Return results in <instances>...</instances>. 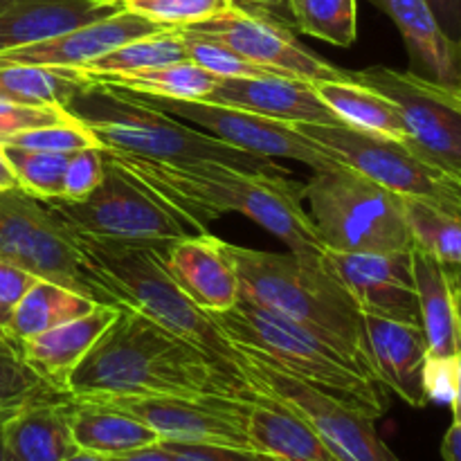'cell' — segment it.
<instances>
[{
  "label": "cell",
  "instance_id": "obj_1",
  "mask_svg": "<svg viewBox=\"0 0 461 461\" xmlns=\"http://www.w3.org/2000/svg\"><path fill=\"white\" fill-rule=\"evenodd\" d=\"M70 399L126 396H225L257 399L241 374L138 313L120 306L115 320L84 356L66 385Z\"/></svg>",
  "mask_w": 461,
  "mask_h": 461
},
{
  "label": "cell",
  "instance_id": "obj_2",
  "mask_svg": "<svg viewBox=\"0 0 461 461\" xmlns=\"http://www.w3.org/2000/svg\"><path fill=\"white\" fill-rule=\"evenodd\" d=\"M131 178L174 207L198 234L228 212L248 216L304 259H322V241L286 176H261L216 162H160L104 149Z\"/></svg>",
  "mask_w": 461,
  "mask_h": 461
},
{
  "label": "cell",
  "instance_id": "obj_3",
  "mask_svg": "<svg viewBox=\"0 0 461 461\" xmlns=\"http://www.w3.org/2000/svg\"><path fill=\"white\" fill-rule=\"evenodd\" d=\"M70 234L86 268L117 306H131L239 372V354L232 342L221 333L207 311L189 300L167 268L165 252L169 246L115 241L75 230Z\"/></svg>",
  "mask_w": 461,
  "mask_h": 461
},
{
  "label": "cell",
  "instance_id": "obj_4",
  "mask_svg": "<svg viewBox=\"0 0 461 461\" xmlns=\"http://www.w3.org/2000/svg\"><path fill=\"white\" fill-rule=\"evenodd\" d=\"M210 318L234 347L261 356L374 421L387 412V392L381 381L311 329L255 304L246 295H239L237 304L210 313Z\"/></svg>",
  "mask_w": 461,
  "mask_h": 461
},
{
  "label": "cell",
  "instance_id": "obj_5",
  "mask_svg": "<svg viewBox=\"0 0 461 461\" xmlns=\"http://www.w3.org/2000/svg\"><path fill=\"white\" fill-rule=\"evenodd\" d=\"M225 250L237 270L241 295L311 329L374 374L365 349L363 313L322 259L252 250L228 241Z\"/></svg>",
  "mask_w": 461,
  "mask_h": 461
},
{
  "label": "cell",
  "instance_id": "obj_6",
  "mask_svg": "<svg viewBox=\"0 0 461 461\" xmlns=\"http://www.w3.org/2000/svg\"><path fill=\"white\" fill-rule=\"evenodd\" d=\"M68 113L95 135L104 149L160 162H216L248 174L288 176L273 160L234 149L205 131L126 97L111 86L86 81L66 102Z\"/></svg>",
  "mask_w": 461,
  "mask_h": 461
},
{
  "label": "cell",
  "instance_id": "obj_7",
  "mask_svg": "<svg viewBox=\"0 0 461 461\" xmlns=\"http://www.w3.org/2000/svg\"><path fill=\"white\" fill-rule=\"evenodd\" d=\"M309 219L327 250L410 252L412 230L403 196L347 165L313 171L300 187Z\"/></svg>",
  "mask_w": 461,
  "mask_h": 461
},
{
  "label": "cell",
  "instance_id": "obj_8",
  "mask_svg": "<svg viewBox=\"0 0 461 461\" xmlns=\"http://www.w3.org/2000/svg\"><path fill=\"white\" fill-rule=\"evenodd\" d=\"M342 165L369 176L403 198H414L461 219V178L410 144L345 124H291Z\"/></svg>",
  "mask_w": 461,
  "mask_h": 461
},
{
  "label": "cell",
  "instance_id": "obj_9",
  "mask_svg": "<svg viewBox=\"0 0 461 461\" xmlns=\"http://www.w3.org/2000/svg\"><path fill=\"white\" fill-rule=\"evenodd\" d=\"M45 203L68 230L93 237L171 246L196 234L174 207L131 178L108 156L102 180L88 196L81 201L52 198Z\"/></svg>",
  "mask_w": 461,
  "mask_h": 461
},
{
  "label": "cell",
  "instance_id": "obj_10",
  "mask_svg": "<svg viewBox=\"0 0 461 461\" xmlns=\"http://www.w3.org/2000/svg\"><path fill=\"white\" fill-rule=\"evenodd\" d=\"M0 259L21 266L34 277L81 293L97 304L117 306L86 268L70 230L48 203L23 189L0 192Z\"/></svg>",
  "mask_w": 461,
  "mask_h": 461
},
{
  "label": "cell",
  "instance_id": "obj_11",
  "mask_svg": "<svg viewBox=\"0 0 461 461\" xmlns=\"http://www.w3.org/2000/svg\"><path fill=\"white\" fill-rule=\"evenodd\" d=\"M239 372L243 381L261 396L286 405L304 419L315 435L340 461H401L381 439L374 419L360 410L306 385L300 378L282 372L261 356L239 349Z\"/></svg>",
  "mask_w": 461,
  "mask_h": 461
},
{
  "label": "cell",
  "instance_id": "obj_12",
  "mask_svg": "<svg viewBox=\"0 0 461 461\" xmlns=\"http://www.w3.org/2000/svg\"><path fill=\"white\" fill-rule=\"evenodd\" d=\"M349 79L385 95L403 117L405 144L461 178V90L385 66L349 72Z\"/></svg>",
  "mask_w": 461,
  "mask_h": 461
},
{
  "label": "cell",
  "instance_id": "obj_13",
  "mask_svg": "<svg viewBox=\"0 0 461 461\" xmlns=\"http://www.w3.org/2000/svg\"><path fill=\"white\" fill-rule=\"evenodd\" d=\"M115 90L135 99V102L144 104V106L176 117V120L192 122V124L201 126L205 133L214 135L221 142L252 153V156L273 158V160L288 158V160H297L302 165L311 167L313 171L340 165L336 158H331L324 149L309 142L304 135L297 133L286 122L270 120V117L255 115V113L239 111V108L221 106V104L203 102V99L160 97V95L135 93V90L124 88Z\"/></svg>",
  "mask_w": 461,
  "mask_h": 461
},
{
  "label": "cell",
  "instance_id": "obj_14",
  "mask_svg": "<svg viewBox=\"0 0 461 461\" xmlns=\"http://www.w3.org/2000/svg\"><path fill=\"white\" fill-rule=\"evenodd\" d=\"M102 403L133 414L147 423L160 441L255 450L246 435V412L250 401L225 396H126Z\"/></svg>",
  "mask_w": 461,
  "mask_h": 461
},
{
  "label": "cell",
  "instance_id": "obj_15",
  "mask_svg": "<svg viewBox=\"0 0 461 461\" xmlns=\"http://www.w3.org/2000/svg\"><path fill=\"white\" fill-rule=\"evenodd\" d=\"M183 30L221 41L230 50L241 54L246 61L255 63L273 75L295 77V79L304 81L349 79V70H340L320 54L311 52L306 45L295 39L293 30L246 16L234 9L196 23V25L183 27Z\"/></svg>",
  "mask_w": 461,
  "mask_h": 461
},
{
  "label": "cell",
  "instance_id": "obj_16",
  "mask_svg": "<svg viewBox=\"0 0 461 461\" xmlns=\"http://www.w3.org/2000/svg\"><path fill=\"white\" fill-rule=\"evenodd\" d=\"M322 266L342 284L360 313L421 324L410 252L322 250Z\"/></svg>",
  "mask_w": 461,
  "mask_h": 461
},
{
  "label": "cell",
  "instance_id": "obj_17",
  "mask_svg": "<svg viewBox=\"0 0 461 461\" xmlns=\"http://www.w3.org/2000/svg\"><path fill=\"white\" fill-rule=\"evenodd\" d=\"M162 30H169V27L124 9L115 16L77 27L54 39L25 45V48L5 50L0 52V66H48L79 70L129 41L158 34Z\"/></svg>",
  "mask_w": 461,
  "mask_h": 461
},
{
  "label": "cell",
  "instance_id": "obj_18",
  "mask_svg": "<svg viewBox=\"0 0 461 461\" xmlns=\"http://www.w3.org/2000/svg\"><path fill=\"white\" fill-rule=\"evenodd\" d=\"M203 102L239 108L286 124H340L331 108L315 93L313 81L284 75L219 79Z\"/></svg>",
  "mask_w": 461,
  "mask_h": 461
},
{
  "label": "cell",
  "instance_id": "obj_19",
  "mask_svg": "<svg viewBox=\"0 0 461 461\" xmlns=\"http://www.w3.org/2000/svg\"><path fill=\"white\" fill-rule=\"evenodd\" d=\"M363 331L367 360L381 385L412 408H426L428 345L421 324L363 313Z\"/></svg>",
  "mask_w": 461,
  "mask_h": 461
},
{
  "label": "cell",
  "instance_id": "obj_20",
  "mask_svg": "<svg viewBox=\"0 0 461 461\" xmlns=\"http://www.w3.org/2000/svg\"><path fill=\"white\" fill-rule=\"evenodd\" d=\"M165 264L189 300L207 313L230 309L241 295L223 239L207 232L189 234L167 248Z\"/></svg>",
  "mask_w": 461,
  "mask_h": 461
},
{
  "label": "cell",
  "instance_id": "obj_21",
  "mask_svg": "<svg viewBox=\"0 0 461 461\" xmlns=\"http://www.w3.org/2000/svg\"><path fill=\"white\" fill-rule=\"evenodd\" d=\"M412 268L428 358H459L461 266L444 264L428 252L412 248Z\"/></svg>",
  "mask_w": 461,
  "mask_h": 461
},
{
  "label": "cell",
  "instance_id": "obj_22",
  "mask_svg": "<svg viewBox=\"0 0 461 461\" xmlns=\"http://www.w3.org/2000/svg\"><path fill=\"white\" fill-rule=\"evenodd\" d=\"M120 12L122 0H9L0 7V52L54 39Z\"/></svg>",
  "mask_w": 461,
  "mask_h": 461
},
{
  "label": "cell",
  "instance_id": "obj_23",
  "mask_svg": "<svg viewBox=\"0 0 461 461\" xmlns=\"http://www.w3.org/2000/svg\"><path fill=\"white\" fill-rule=\"evenodd\" d=\"M394 21L410 57V72L461 90L459 43L450 41L426 0H372Z\"/></svg>",
  "mask_w": 461,
  "mask_h": 461
},
{
  "label": "cell",
  "instance_id": "obj_24",
  "mask_svg": "<svg viewBox=\"0 0 461 461\" xmlns=\"http://www.w3.org/2000/svg\"><path fill=\"white\" fill-rule=\"evenodd\" d=\"M117 309L120 306L97 304L86 315H79L66 324H59V327L30 338V340H23V356L43 381L68 394V378L75 372L77 365L84 360V356L93 349V345L106 331L108 324L115 320Z\"/></svg>",
  "mask_w": 461,
  "mask_h": 461
},
{
  "label": "cell",
  "instance_id": "obj_25",
  "mask_svg": "<svg viewBox=\"0 0 461 461\" xmlns=\"http://www.w3.org/2000/svg\"><path fill=\"white\" fill-rule=\"evenodd\" d=\"M68 401H34L14 410L3 428L7 461H63L77 453Z\"/></svg>",
  "mask_w": 461,
  "mask_h": 461
},
{
  "label": "cell",
  "instance_id": "obj_26",
  "mask_svg": "<svg viewBox=\"0 0 461 461\" xmlns=\"http://www.w3.org/2000/svg\"><path fill=\"white\" fill-rule=\"evenodd\" d=\"M246 435L252 448L279 461H340L304 419L268 396L248 403Z\"/></svg>",
  "mask_w": 461,
  "mask_h": 461
},
{
  "label": "cell",
  "instance_id": "obj_27",
  "mask_svg": "<svg viewBox=\"0 0 461 461\" xmlns=\"http://www.w3.org/2000/svg\"><path fill=\"white\" fill-rule=\"evenodd\" d=\"M68 421H70L75 444L81 450L102 455V457L131 453V450L147 448L160 441V437L147 423L102 401L70 399Z\"/></svg>",
  "mask_w": 461,
  "mask_h": 461
},
{
  "label": "cell",
  "instance_id": "obj_28",
  "mask_svg": "<svg viewBox=\"0 0 461 461\" xmlns=\"http://www.w3.org/2000/svg\"><path fill=\"white\" fill-rule=\"evenodd\" d=\"M315 93L331 108L340 124L365 133L383 135V138L408 142V129L401 111L376 90L351 79L313 81Z\"/></svg>",
  "mask_w": 461,
  "mask_h": 461
},
{
  "label": "cell",
  "instance_id": "obj_29",
  "mask_svg": "<svg viewBox=\"0 0 461 461\" xmlns=\"http://www.w3.org/2000/svg\"><path fill=\"white\" fill-rule=\"evenodd\" d=\"M95 306H97V302L81 295V293L70 291L57 282L36 279L14 309L5 331L21 342L30 340V338L41 336V333L50 331L59 324H66L79 315H86Z\"/></svg>",
  "mask_w": 461,
  "mask_h": 461
},
{
  "label": "cell",
  "instance_id": "obj_30",
  "mask_svg": "<svg viewBox=\"0 0 461 461\" xmlns=\"http://www.w3.org/2000/svg\"><path fill=\"white\" fill-rule=\"evenodd\" d=\"M90 81L111 86V88L135 90V93L160 95V97L178 99H203L214 90L219 77L203 70L194 61L171 63V66L153 68L142 72H99L86 75Z\"/></svg>",
  "mask_w": 461,
  "mask_h": 461
},
{
  "label": "cell",
  "instance_id": "obj_31",
  "mask_svg": "<svg viewBox=\"0 0 461 461\" xmlns=\"http://www.w3.org/2000/svg\"><path fill=\"white\" fill-rule=\"evenodd\" d=\"M88 81L77 68L0 66V97L34 106H66Z\"/></svg>",
  "mask_w": 461,
  "mask_h": 461
},
{
  "label": "cell",
  "instance_id": "obj_32",
  "mask_svg": "<svg viewBox=\"0 0 461 461\" xmlns=\"http://www.w3.org/2000/svg\"><path fill=\"white\" fill-rule=\"evenodd\" d=\"M189 61L187 48L178 27H169L158 34L129 41L120 48L111 50L104 57L95 59L88 66L79 68L81 75H99V72H142L153 68L171 66V63Z\"/></svg>",
  "mask_w": 461,
  "mask_h": 461
},
{
  "label": "cell",
  "instance_id": "obj_33",
  "mask_svg": "<svg viewBox=\"0 0 461 461\" xmlns=\"http://www.w3.org/2000/svg\"><path fill=\"white\" fill-rule=\"evenodd\" d=\"M70 399L39 376L23 356L21 340L0 329V412H12L34 401Z\"/></svg>",
  "mask_w": 461,
  "mask_h": 461
},
{
  "label": "cell",
  "instance_id": "obj_34",
  "mask_svg": "<svg viewBox=\"0 0 461 461\" xmlns=\"http://www.w3.org/2000/svg\"><path fill=\"white\" fill-rule=\"evenodd\" d=\"M293 25L313 39L349 48L358 39V0H291Z\"/></svg>",
  "mask_w": 461,
  "mask_h": 461
},
{
  "label": "cell",
  "instance_id": "obj_35",
  "mask_svg": "<svg viewBox=\"0 0 461 461\" xmlns=\"http://www.w3.org/2000/svg\"><path fill=\"white\" fill-rule=\"evenodd\" d=\"M405 214L412 230L414 248L428 252L444 264L461 266V219L426 205L414 198H403Z\"/></svg>",
  "mask_w": 461,
  "mask_h": 461
},
{
  "label": "cell",
  "instance_id": "obj_36",
  "mask_svg": "<svg viewBox=\"0 0 461 461\" xmlns=\"http://www.w3.org/2000/svg\"><path fill=\"white\" fill-rule=\"evenodd\" d=\"M3 147L14 171H16L23 192L41 198V201L63 198L68 162H70L72 153L32 151V149L9 147V144H3Z\"/></svg>",
  "mask_w": 461,
  "mask_h": 461
},
{
  "label": "cell",
  "instance_id": "obj_37",
  "mask_svg": "<svg viewBox=\"0 0 461 461\" xmlns=\"http://www.w3.org/2000/svg\"><path fill=\"white\" fill-rule=\"evenodd\" d=\"M178 32L185 41V48H187L189 61H194L196 66H201L203 70L212 72V75L219 77V79L268 75L264 68L246 61L241 54H237L234 50H230L228 45H223L221 41L210 39V36L196 34V32L183 30V27H178Z\"/></svg>",
  "mask_w": 461,
  "mask_h": 461
},
{
  "label": "cell",
  "instance_id": "obj_38",
  "mask_svg": "<svg viewBox=\"0 0 461 461\" xmlns=\"http://www.w3.org/2000/svg\"><path fill=\"white\" fill-rule=\"evenodd\" d=\"M124 9L167 27H189L230 12V0H122Z\"/></svg>",
  "mask_w": 461,
  "mask_h": 461
},
{
  "label": "cell",
  "instance_id": "obj_39",
  "mask_svg": "<svg viewBox=\"0 0 461 461\" xmlns=\"http://www.w3.org/2000/svg\"><path fill=\"white\" fill-rule=\"evenodd\" d=\"M0 144L32 149V151L75 153L86 147H97L99 142L79 120L70 117V120L59 122V124H52V126H41V129L23 131V133L12 135V138L5 140V142Z\"/></svg>",
  "mask_w": 461,
  "mask_h": 461
},
{
  "label": "cell",
  "instance_id": "obj_40",
  "mask_svg": "<svg viewBox=\"0 0 461 461\" xmlns=\"http://www.w3.org/2000/svg\"><path fill=\"white\" fill-rule=\"evenodd\" d=\"M70 113L61 106H34V104H21L0 97V142L23 133V131L52 126L70 120Z\"/></svg>",
  "mask_w": 461,
  "mask_h": 461
},
{
  "label": "cell",
  "instance_id": "obj_41",
  "mask_svg": "<svg viewBox=\"0 0 461 461\" xmlns=\"http://www.w3.org/2000/svg\"><path fill=\"white\" fill-rule=\"evenodd\" d=\"M104 169H106V156H104L102 144L72 153L70 162H68L66 185H63V198L81 201L88 196L102 180Z\"/></svg>",
  "mask_w": 461,
  "mask_h": 461
},
{
  "label": "cell",
  "instance_id": "obj_42",
  "mask_svg": "<svg viewBox=\"0 0 461 461\" xmlns=\"http://www.w3.org/2000/svg\"><path fill=\"white\" fill-rule=\"evenodd\" d=\"M169 450L174 461H279L270 455L250 448L216 444H180V441H160Z\"/></svg>",
  "mask_w": 461,
  "mask_h": 461
},
{
  "label": "cell",
  "instance_id": "obj_43",
  "mask_svg": "<svg viewBox=\"0 0 461 461\" xmlns=\"http://www.w3.org/2000/svg\"><path fill=\"white\" fill-rule=\"evenodd\" d=\"M36 279L39 277L27 273L21 266L0 259V329H7L14 309H16L18 302L23 300V295L30 291Z\"/></svg>",
  "mask_w": 461,
  "mask_h": 461
},
{
  "label": "cell",
  "instance_id": "obj_44",
  "mask_svg": "<svg viewBox=\"0 0 461 461\" xmlns=\"http://www.w3.org/2000/svg\"><path fill=\"white\" fill-rule=\"evenodd\" d=\"M459 376V358L453 360H426V372H423V387H426L428 403H453L455 392H457Z\"/></svg>",
  "mask_w": 461,
  "mask_h": 461
},
{
  "label": "cell",
  "instance_id": "obj_45",
  "mask_svg": "<svg viewBox=\"0 0 461 461\" xmlns=\"http://www.w3.org/2000/svg\"><path fill=\"white\" fill-rule=\"evenodd\" d=\"M230 5H232L234 12L259 18V21L275 23V25L295 32L291 0H230Z\"/></svg>",
  "mask_w": 461,
  "mask_h": 461
},
{
  "label": "cell",
  "instance_id": "obj_46",
  "mask_svg": "<svg viewBox=\"0 0 461 461\" xmlns=\"http://www.w3.org/2000/svg\"><path fill=\"white\" fill-rule=\"evenodd\" d=\"M435 14L437 23L450 41L461 39V0H426Z\"/></svg>",
  "mask_w": 461,
  "mask_h": 461
},
{
  "label": "cell",
  "instance_id": "obj_47",
  "mask_svg": "<svg viewBox=\"0 0 461 461\" xmlns=\"http://www.w3.org/2000/svg\"><path fill=\"white\" fill-rule=\"evenodd\" d=\"M108 461H174L171 459L169 450L158 441V444L147 446V448H138L131 450V453H122V455H113V457H106Z\"/></svg>",
  "mask_w": 461,
  "mask_h": 461
},
{
  "label": "cell",
  "instance_id": "obj_48",
  "mask_svg": "<svg viewBox=\"0 0 461 461\" xmlns=\"http://www.w3.org/2000/svg\"><path fill=\"white\" fill-rule=\"evenodd\" d=\"M441 457L446 461H461V423H455L441 441Z\"/></svg>",
  "mask_w": 461,
  "mask_h": 461
},
{
  "label": "cell",
  "instance_id": "obj_49",
  "mask_svg": "<svg viewBox=\"0 0 461 461\" xmlns=\"http://www.w3.org/2000/svg\"><path fill=\"white\" fill-rule=\"evenodd\" d=\"M9 189H21V185H18L16 171L5 153V147L0 144V192H9Z\"/></svg>",
  "mask_w": 461,
  "mask_h": 461
},
{
  "label": "cell",
  "instance_id": "obj_50",
  "mask_svg": "<svg viewBox=\"0 0 461 461\" xmlns=\"http://www.w3.org/2000/svg\"><path fill=\"white\" fill-rule=\"evenodd\" d=\"M453 408V421L461 423V351H459V376H457V392H455V399L450 403Z\"/></svg>",
  "mask_w": 461,
  "mask_h": 461
},
{
  "label": "cell",
  "instance_id": "obj_51",
  "mask_svg": "<svg viewBox=\"0 0 461 461\" xmlns=\"http://www.w3.org/2000/svg\"><path fill=\"white\" fill-rule=\"evenodd\" d=\"M63 461H108L106 457H102V455H95V453H88V450H77V453H72L70 457L63 459Z\"/></svg>",
  "mask_w": 461,
  "mask_h": 461
},
{
  "label": "cell",
  "instance_id": "obj_52",
  "mask_svg": "<svg viewBox=\"0 0 461 461\" xmlns=\"http://www.w3.org/2000/svg\"><path fill=\"white\" fill-rule=\"evenodd\" d=\"M14 412V410H12ZM12 412H0V461H7V455H5V435H3V428H5V421H7V417Z\"/></svg>",
  "mask_w": 461,
  "mask_h": 461
},
{
  "label": "cell",
  "instance_id": "obj_53",
  "mask_svg": "<svg viewBox=\"0 0 461 461\" xmlns=\"http://www.w3.org/2000/svg\"><path fill=\"white\" fill-rule=\"evenodd\" d=\"M5 3H9V0H0V7H3V5H5Z\"/></svg>",
  "mask_w": 461,
  "mask_h": 461
},
{
  "label": "cell",
  "instance_id": "obj_54",
  "mask_svg": "<svg viewBox=\"0 0 461 461\" xmlns=\"http://www.w3.org/2000/svg\"><path fill=\"white\" fill-rule=\"evenodd\" d=\"M459 52H461V39H459Z\"/></svg>",
  "mask_w": 461,
  "mask_h": 461
}]
</instances>
